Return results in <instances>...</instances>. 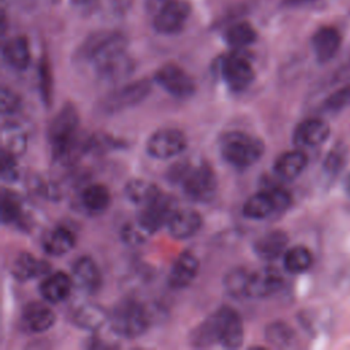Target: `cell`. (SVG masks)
Masks as SVG:
<instances>
[{
	"mask_svg": "<svg viewBox=\"0 0 350 350\" xmlns=\"http://www.w3.org/2000/svg\"><path fill=\"white\" fill-rule=\"evenodd\" d=\"M152 83L148 79L129 82L108 93L100 103V111L104 113H118L142 103L150 93Z\"/></svg>",
	"mask_w": 350,
	"mask_h": 350,
	"instance_id": "7",
	"label": "cell"
},
{
	"mask_svg": "<svg viewBox=\"0 0 350 350\" xmlns=\"http://www.w3.org/2000/svg\"><path fill=\"white\" fill-rule=\"evenodd\" d=\"M72 280L83 293H94L101 284V275L97 264L88 256H82L72 264Z\"/></svg>",
	"mask_w": 350,
	"mask_h": 350,
	"instance_id": "20",
	"label": "cell"
},
{
	"mask_svg": "<svg viewBox=\"0 0 350 350\" xmlns=\"http://www.w3.org/2000/svg\"><path fill=\"white\" fill-rule=\"evenodd\" d=\"M198 269V258L190 252H183L175 258V261L171 265L168 273V284L176 290L185 288L190 286L193 280L197 278Z\"/></svg>",
	"mask_w": 350,
	"mask_h": 350,
	"instance_id": "17",
	"label": "cell"
},
{
	"mask_svg": "<svg viewBox=\"0 0 350 350\" xmlns=\"http://www.w3.org/2000/svg\"><path fill=\"white\" fill-rule=\"evenodd\" d=\"M250 273L252 272L243 267H235L230 269L223 279V286L227 294L235 299L249 298Z\"/></svg>",
	"mask_w": 350,
	"mask_h": 350,
	"instance_id": "31",
	"label": "cell"
},
{
	"mask_svg": "<svg viewBox=\"0 0 350 350\" xmlns=\"http://www.w3.org/2000/svg\"><path fill=\"white\" fill-rule=\"evenodd\" d=\"M53 310L41 302H30L21 312V328L29 334H41L55 324Z\"/></svg>",
	"mask_w": 350,
	"mask_h": 350,
	"instance_id": "14",
	"label": "cell"
},
{
	"mask_svg": "<svg viewBox=\"0 0 350 350\" xmlns=\"http://www.w3.org/2000/svg\"><path fill=\"white\" fill-rule=\"evenodd\" d=\"M124 194L129 201L144 206L157 198L161 194V190L154 183L145 179H131L124 186Z\"/></svg>",
	"mask_w": 350,
	"mask_h": 350,
	"instance_id": "30",
	"label": "cell"
},
{
	"mask_svg": "<svg viewBox=\"0 0 350 350\" xmlns=\"http://www.w3.org/2000/svg\"><path fill=\"white\" fill-rule=\"evenodd\" d=\"M219 75L230 90L242 92L253 82L254 68L246 56L231 52L220 59Z\"/></svg>",
	"mask_w": 350,
	"mask_h": 350,
	"instance_id": "8",
	"label": "cell"
},
{
	"mask_svg": "<svg viewBox=\"0 0 350 350\" xmlns=\"http://www.w3.org/2000/svg\"><path fill=\"white\" fill-rule=\"evenodd\" d=\"M175 201L165 194H160L149 204L141 206L137 221L149 232L153 234L163 226H167L170 217L175 212Z\"/></svg>",
	"mask_w": 350,
	"mask_h": 350,
	"instance_id": "12",
	"label": "cell"
},
{
	"mask_svg": "<svg viewBox=\"0 0 350 350\" xmlns=\"http://www.w3.org/2000/svg\"><path fill=\"white\" fill-rule=\"evenodd\" d=\"M202 226L201 215L190 208L175 209L167 223L168 232L175 239H187L196 235Z\"/></svg>",
	"mask_w": 350,
	"mask_h": 350,
	"instance_id": "18",
	"label": "cell"
},
{
	"mask_svg": "<svg viewBox=\"0 0 350 350\" xmlns=\"http://www.w3.org/2000/svg\"><path fill=\"white\" fill-rule=\"evenodd\" d=\"M217 343L226 349H237L243 342V324L239 313L230 308L221 306L213 313Z\"/></svg>",
	"mask_w": 350,
	"mask_h": 350,
	"instance_id": "11",
	"label": "cell"
},
{
	"mask_svg": "<svg viewBox=\"0 0 350 350\" xmlns=\"http://www.w3.org/2000/svg\"><path fill=\"white\" fill-rule=\"evenodd\" d=\"M122 239L129 245L142 243L150 234L135 220L134 223H127L122 228Z\"/></svg>",
	"mask_w": 350,
	"mask_h": 350,
	"instance_id": "38",
	"label": "cell"
},
{
	"mask_svg": "<svg viewBox=\"0 0 350 350\" xmlns=\"http://www.w3.org/2000/svg\"><path fill=\"white\" fill-rule=\"evenodd\" d=\"M21 108V98L12 90L1 89V113L4 118L14 116Z\"/></svg>",
	"mask_w": 350,
	"mask_h": 350,
	"instance_id": "40",
	"label": "cell"
},
{
	"mask_svg": "<svg viewBox=\"0 0 350 350\" xmlns=\"http://www.w3.org/2000/svg\"><path fill=\"white\" fill-rule=\"evenodd\" d=\"M27 145V137L23 129L15 123H11L8 126L3 127V149L12 153V154H21L26 149Z\"/></svg>",
	"mask_w": 350,
	"mask_h": 350,
	"instance_id": "35",
	"label": "cell"
},
{
	"mask_svg": "<svg viewBox=\"0 0 350 350\" xmlns=\"http://www.w3.org/2000/svg\"><path fill=\"white\" fill-rule=\"evenodd\" d=\"M77 242L75 234L66 226H56L42 238V249L49 256H63L68 253Z\"/></svg>",
	"mask_w": 350,
	"mask_h": 350,
	"instance_id": "27",
	"label": "cell"
},
{
	"mask_svg": "<svg viewBox=\"0 0 350 350\" xmlns=\"http://www.w3.org/2000/svg\"><path fill=\"white\" fill-rule=\"evenodd\" d=\"M308 165V156L306 153L297 148L294 150H288L282 153L273 164V171L278 176L286 180H293L301 175V172Z\"/></svg>",
	"mask_w": 350,
	"mask_h": 350,
	"instance_id": "25",
	"label": "cell"
},
{
	"mask_svg": "<svg viewBox=\"0 0 350 350\" xmlns=\"http://www.w3.org/2000/svg\"><path fill=\"white\" fill-rule=\"evenodd\" d=\"M346 163V152L345 149H340L339 146L334 148L324 160V170L328 174H338Z\"/></svg>",
	"mask_w": 350,
	"mask_h": 350,
	"instance_id": "41",
	"label": "cell"
},
{
	"mask_svg": "<svg viewBox=\"0 0 350 350\" xmlns=\"http://www.w3.org/2000/svg\"><path fill=\"white\" fill-rule=\"evenodd\" d=\"M190 343L194 347H208L217 343V332L215 325L213 314L201 321L197 327L193 328L189 336Z\"/></svg>",
	"mask_w": 350,
	"mask_h": 350,
	"instance_id": "34",
	"label": "cell"
},
{
	"mask_svg": "<svg viewBox=\"0 0 350 350\" xmlns=\"http://www.w3.org/2000/svg\"><path fill=\"white\" fill-rule=\"evenodd\" d=\"M190 15V5L182 0H167L157 11L153 26L159 33L175 34L180 31Z\"/></svg>",
	"mask_w": 350,
	"mask_h": 350,
	"instance_id": "13",
	"label": "cell"
},
{
	"mask_svg": "<svg viewBox=\"0 0 350 350\" xmlns=\"http://www.w3.org/2000/svg\"><path fill=\"white\" fill-rule=\"evenodd\" d=\"M97 77L104 82H119L129 77L133 71V62L124 52H120L111 59L105 60L94 68Z\"/></svg>",
	"mask_w": 350,
	"mask_h": 350,
	"instance_id": "26",
	"label": "cell"
},
{
	"mask_svg": "<svg viewBox=\"0 0 350 350\" xmlns=\"http://www.w3.org/2000/svg\"><path fill=\"white\" fill-rule=\"evenodd\" d=\"M22 205L16 196L8 190H3L1 193V221L4 224H11L18 221L22 216Z\"/></svg>",
	"mask_w": 350,
	"mask_h": 350,
	"instance_id": "37",
	"label": "cell"
},
{
	"mask_svg": "<svg viewBox=\"0 0 350 350\" xmlns=\"http://www.w3.org/2000/svg\"><path fill=\"white\" fill-rule=\"evenodd\" d=\"M187 148L186 135L174 127L154 131L146 141V152L157 160H168L180 154Z\"/></svg>",
	"mask_w": 350,
	"mask_h": 350,
	"instance_id": "9",
	"label": "cell"
},
{
	"mask_svg": "<svg viewBox=\"0 0 350 350\" xmlns=\"http://www.w3.org/2000/svg\"><path fill=\"white\" fill-rule=\"evenodd\" d=\"M329 135V126L319 118H309L297 124L293 133V142L297 148H314L323 144Z\"/></svg>",
	"mask_w": 350,
	"mask_h": 350,
	"instance_id": "15",
	"label": "cell"
},
{
	"mask_svg": "<svg viewBox=\"0 0 350 350\" xmlns=\"http://www.w3.org/2000/svg\"><path fill=\"white\" fill-rule=\"evenodd\" d=\"M40 89H41V96L42 100L48 104L51 100V75L48 71L46 64H41V70H40Z\"/></svg>",
	"mask_w": 350,
	"mask_h": 350,
	"instance_id": "43",
	"label": "cell"
},
{
	"mask_svg": "<svg viewBox=\"0 0 350 350\" xmlns=\"http://www.w3.org/2000/svg\"><path fill=\"white\" fill-rule=\"evenodd\" d=\"M343 186H345V190H346L347 193H350V174L346 176V179H345V182H343Z\"/></svg>",
	"mask_w": 350,
	"mask_h": 350,
	"instance_id": "44",
	"label": "cell"
},
{
	"mask_svg": "<svg viewBox=\"0 0 350 350\" xmlns=\"http://www.w3.org/2000/svg\"><path fill=\"white\" fill-rule=\"evenodd\" d=\"M78 127L79 116L77 108L71 103L64 104L48 127V141L55 161L68 163L74 159L79 146Z\"/></svg>",
	"mask_w": 350,
	"mask_h": 350,
	"instance_id": "2",
	"label": "cell"
},
{
	"mask_svg": "<svg viewBox=\"0 0 350 350\" xmlns=\"http://www.w3.org/2000/svg\"><path fill=\"white\" fill-rule=\"evenodd\" d=\"M257 38V33L254 27L247 22H238L231 25L226 33L224 40L232 48H245L250 44H253Z\"/></svg>",
	"mask_w": 350,
	"mask_h": 350,
	"instance_id": "33",
	"label": "cell"
},
{
	"mask_svg": "<svg viewBox=\"0 0 350 350\" xmlns=\"http://www.w3.org/2000/svg\"><path fill=\"white\" fill-rule=\"evenodd\" d=\"M3 59L14 70H26L30 64V48L25 37L16 36L3 45Z\"/></svg>",
	"mask_w": 350,
	"mask_h": 350,
	"instance_id": "28",
	"label": "cell"
},
{
	"mask_svg": "<svg viewBox=\"0 0 350 350\" xmlns=\"http://www.w3.org/2000/svg\"><path fill=\"white\" fill-rule=\"evenodd\" d=\"M265 340L269 342L273 346L278 347H284L291 345V342L294 340V331L293 328L283 323V321H273L271 324H268L265 327Z\"/></svg>",
	"mask_w": 350,
	"mask_h": 350,
	"instance_id": "36",
	"label": "cell"
},
{
	"mask_svg": "<svg viewBox=\"0 0 350 350\" xmlns=\"http://www.w3.org/2000/svg\"><path fill=\"white\" fill-rule=\"evenodd\" d=\"M19 176L18 164L15 160V154L3 149L1 152V179L4 182H14Z\"/></svg>",
	"mask_w": 350,
	"mask_h": 350,
	"instance_id": "39",
	"label": "cell"
},
{
	"mask_svg": "<svg viewBox=\"0 0 350 350\" xmlns=\"http://www.w3.org/2000/svg\"><path fill=\"white\" fill-rule=\"evenodd\" d=\"M347 105H350V85L335 90L325 100V107L332 111L342 109Z\"/></svg>",
	"mask_w": 350,
	"mask_h": 350,
	"instance_id": "42",
	"label": "cell"
},
{
	"mask_svg": "<svg viewBox=\"0 0 350 350\" xmlns=\"http://www.w3.org/2000/svg\"><path fill=\"white\" fill-rule=\"evenodd\" d=\"M126 51V38L116 31H97L89 36L77 51L81 62L90 63L93 68Z\"/></svg>",
	"mask_w": 350,
	"mask_h": 350,
	"instance_id": "5",
	"label": "cell"
},
{
	"mask_svg": "<svg viewBox=\"0 0 350 350\" xmlns=\"http://www.w3.org/2000/svg\"><path fill=\"white\" fill-rule=\"evenodd\" d=\"M153 79L168 94L176 98H189L196 92L194 79L178 64L168 63L161 66L154 72Z\"/></svg>",
	"mask_w": 350,
	"mask_h": 350,
	"instance_id": "10",
	"label": "cell"
},
{
	"mask_svg": "<svg viewBox=\"0 0 350 350\" xmlns=\"http://www.w3.org/2000/svg\"><path fill=\"white\" fill-rule=\"evenodd\" d=\"M79 201L82 208L92 215H98L107 211L111 204V193L109 190L101 183H92L88 185L81 196Z\"/></svg>",
	"mask_w": 350,
	"mask_h": 350,
	"instance_id": "29",
	"label": "cell"
},
{
	"mask_svg": "<svg viewBox=\"0 0 350 350\" xmlns=\"http://www.w3.org/2000/svg\"><path fill=\"white\" fill-rule=\"evenodd\" d=\"M342 37L335 27L324 26L316 30L312 37V49L320 63L331 60L339 51Z\"/></svg>",
	"mask_w": 350,
	"mask_h": 350,
	"instance_id": "23",
	"label": "cell"
},
{
	"mask_svg": "<svg viewBox=\"0 0 350 350\" xmlns=\"http://www.w3.org/2000/svg\"><path fill=\"white\" fill-rule=\"evenodd\" d=\"M313 257L308 247L302 245L287 249L283 254L284 269L290 273H302L312 267Z\"/></svg>",
	"mask_w": 350,
	"mask_h": 350,
	"instance_id": "32",
	"label": "cell"
},
{
	"mask_svg": "<svg viewBox=\"0 0 350 350\" xmlns=\"http://www.w3.org/2000/svg\"><path fill=\"white\" fill-rule=\"evenodd\" d=\"M264 142L245 131H228L219 139V152L223 160L238 170L256 164L264 154Z\"/></svg>",
	"mask_w": 350,
	"mask_h": 350,
	"instance_id": "3",
	"label": "cell"
},
{
	"mask_svg": "<svg viewBox=\"0 0 350 350\" xmlns=\"http://www.w3.org/2000/svg\"><path fill=\"white\" fill-rule=\"evenodd\" d=\"M283 286V276L273 267H264L250 273L249 298H265L278 293Z\"/></svg>",
	"mask_w": 350,
	"mask_h": 350,
	"instance_id": "16",
	"label": "cell"
},
{
	"mask_svg": "<svg viewBox=\"0 0 350 350\" xmlns=\"http://www.w3.org/2000/svg\"><path fill=\"white\" fill-rule=\"evenodd\" d=\"M150 324L148 309L134 298H126L118 302L109 313V325L112 331L123 338L133 339L142 335Z\"/></svg>",
	"mask_w": 350,
	"mask_h": 350,
	"instance_id": "4",
	"label": "cell"
},
{
	"mask_svg": "<svg viewBox=\"0 0 350 350\" xmlns=\"http://www.w3.org/2000/svg\"><path fill=\"white\" fill-rule=\"evenodd\" d=\"M88 0H72V3H75V4H82V3H86Z\"/></svg>",
	"mask_w": 350,
	"mask_h": 350,
	"instance_id": "45",
	"label": "cell"
},
{
	"mask_svg": "<svg viewBox=\"0 0 350 350\" xmlns=\"http://www.w3.org/2000/svg\"><path fill=\"white\" fill-rule=\"evenodd\" d=\"M291 202L290 193L279 186H271L252 194L243 204L242 213L252 220H262L284 211Z\"/></svg>",
	"mask_w": 350,
	"mask_h": 350,
	"instance_id": "6",
	"label": "cell"
},
{
	"mask_svg": "<svg viewBox=\"0 0 350 350\" xmlns=\"http://www.w3.org/2000/svg\"><path fill=\"white\" fill-rule=\"evenodd\" d=\"M72 276L57 271L46 273L40 283V294L48 304H60L67 299L72 291Z\"/></svg>",
	"mask_w": 350,
	"mask_h": 350,
	"instance_id": "19",
	"label": "cell"
},
{
	"mask_svg": "<svg viewBox=\"0 0 350 350\" xmlns=\"http://www.w3.org/2000/svg\"><path fill=\"white\" fill-rule=\"evenodd\" d=\"M167 179L179 185L183 194L194 202H209L217 193V178L209 163L178 161L168 170Z\"/></svg>",
	"mask_w": 350,
	"mask_h": 350,
	"instance_id": "1",
	"label": "cell"
},
{
	"mask_svg": "<svg viewBox=\"0 0 350 350\" xmlns=\"http://www.w3.org/2000/svg\"><path fill=\"white\" fill-rule=\"evenodd\" d=\"M288 237L282 230H271L260 235L254 243L253 250L264 261H273L287 250Z\"/></svg>",
	"mask_w": 350,
	"mask_h": 350,
	"instance_id": "21",
	"label": "cell"
},
{
	"mask_svg": "<svg viewBox=\"0 0 350 350\" xmlns=\"http://www.w3.org/2000/svg\"><path fill=\"white\" fill-rule=\"evenodd\" d=\"M71 320L82 329L96 331L109 321V313L98 304L83 302L74 309L71 313Z\"/></svg>",
	"mask_w": 350,
	"mask_h": 350,
	"instance_id": "24",
	"label": "cell"
},
{
	"mask_svg": "<svg viewBox=\"0 0 350 350\" xmlns=\"http://www.w3.org/2000/svg\"><path fill=\"white\" fill-rule=\"evenodd\" d=\"M49 264L44 260L37 258L36 256L22 252L19 253L11 262V275L18 280V282H27L38 276H45L49 273Z\"/></svg>",
	"mask_w": 350,
	"mask_h": 350,
	"instance_id": "22",
	"label": "cell"
}]
</instances>
